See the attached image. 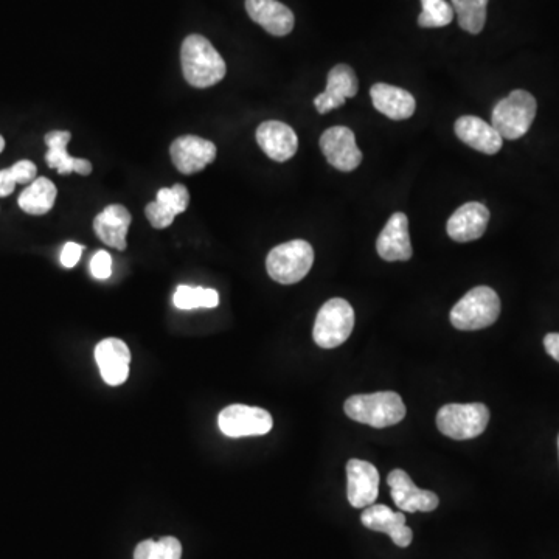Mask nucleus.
<instances>
[{"label": "nucleus", "mask_w": 559, "mask_h": 559, "mask_svg": "<svg viewBox=\"0 0 559 559\" xmlns=\"http://www.w3.org/2000/svg\"><path fill=\"white\" fill-rule=\"evenodd\" d=\"M421 7H423V11L418 16L420 27H446L454 19V8L446 0H421Z\"/></svg>", "instance_id": "30"}, {"label": "nucleus", "mask_w": 559, "mask_h": 559, "mask_svg": "<svg viewBox=\"0 0 559 559\" xmlns=\"http://www.w3.org/2000/svg\"><path fill=\"white\" fill-rule=\"evenodd\" d=\"M345 414L353 421L382 429L401 423L406 417V406L395 392H376L353 395L345 401Z\"/></svg>", "instance_id": "2"}, {"label": "nucleus", "mask_w": 559, "mask_h": 559, "mask_svg": "<svg viewBox=\"0 0 559 559\" xmlns=\"http://www.w3.org/2000/svg\"><path fill=\"white\" fill-rule=\"evenodd\" d=\"M370 97H372L376 111L386 115L390 120L410 119L417 109L414 95L404 91L401 87L390 86V84H373L370 89Z\"/></svg>", "instance_id": "22"}, {"label": "nucleus", "mask_w": 559, "mask_h": 559, "mask_svg": "<svg viewBox=\"0 0 559 559\" xmlns=\"http://www.w3.org/2000/svg\"><path fill=\"white\" fill-rule=\"evenodd\" d=\"M56 196H58V190L50 179L36 178L22 191L18 204L21 210L28 215H46L53 209Z\"/></svg>", "instance_id": "25"}, {"label": "nucleus", "mask_w": 559, "mask_h": 559, "mask_svg": "<svg viewBox=\"0 0 559 559\" xmlns=\"http://www.w3.org/2000/svg\"><path fill=\"white\" fill-rule=\"evenodd\" d=\"M182 546L173 536H165L159 541L140 542L134 550V559H181Z\"/></svg>", "instance_id": "29"}, {"label": "nucleus", "mask_w": 559, "mask_h": 559, "mask_svg": "<svg viewBox=\"0 0 559 559\" xmlns=\"http://www.w3.org/2000/svg\"><path fill=\"white\" fill-rule=\"evenodd\" d=\"M387 483L392 491L393 502L404 513H417V511L429 513L440 504L437 494L420 490L403 469H393L387 477Z\"/></svg>", "instance_id": "10"}, {"label": "nucleus", "mask_w": 559, "mask_h": 559, "mask_svg": "<svg viewBox=\"0 0 559 559\" xmlns=\"http://www.w3.org/2000/svg\"><path fill=\"white\" fill-rule=\"evenodd\" d=\"M314 250L308 241L292 240L269 252L266 269L269 277L280 285H294L313 268Z\"/></svg>", "instance_id": "5"}, {"label": "nucleus", "mask_w": 559, "mask_h": 559, "mask_svg": "<svg viewBox=\"0 0 559 559\" xmlns=\"http://www.w3.org/2000/svg\"><path fill=\"white\" fill-rule=\"evenodd\" d=\"M460 28L471 35H479L487 22L488 0H451Z\"/></svg>", "instance_id": "26"}, {"label": "nucleus", "mask_w": 559, "mask_h": 559, "mask_svg": "<svg viewBox=\"0 0 559 559\" xmlns=\"http://www.w3.org/2000/svg\"><path fill=\"white\" fill-rule=\"evenodd\" d=\"M91 272L98 280H106L112 274V257L106 250H100L92 257Z\"/></svg>", "instance_id": "31"}, {"label": "nucleus", "mask_w": 559, "mask_h": 559, "mask_svg": "<svg viewBox=\"0 0 559 559\" xmlns=\"http://www.w3.org/2000/svg\"><path fill=\"white\" fill-rule=\"evenodd\" d=\"M358 89L359 83L355 70L347 64H337L328 73L325 92L314 98V106L319 114H327L333 109L344 106L347 98L355 97L358 94Z\"/></svg>", "instance_id": "13"}, {"label": "nucleus", "mask_w": 559, "mask_h": 559, "mask_svg": "<svg viewBox=\"0 0 559 559\" xmlns=\"http://www.w3.org/2000/svg\"><path fill=\"white\" fill-rule=\"evenodd\" d=\"M364 527L373 532L386 533L395 542V546L406 549L412 544L414 533L406 525V516L390 510L387 505H370L361 516Z\"/></svg>", "instance_id": "17"}, {"label": "nucleus", "mask_w": 559, "mask_h": 559, "mask_svg": "<svg viewBox=\"0 0 559 559\" xmlns=\"http://www.w3.org/2000/svg\"><path fill=\"white\" fill-rule=\"evenodd\" d=\"M257 142L264 154L275 162H286L296 156L299 150L296 131L277 120H269L258 126Z\"/></svg>", "instance_id": "15"}, {"label": "nucleus", "mask_w": 559, "mask_h": 559, "mask_svg": "<svg viewBox=\"0 0 559 559\" xmlns=\"http://www.w3.org/2000/svg\"><path fill=\"white\" fill-rule=\"evenodd\" d=\"M131 213L123 205L114 204L106 207L97 218L94 219V230L106 246L117 250H125L126 235L131 226Z\"/></svg>", "instance_id": "23"}, {"label": "nucleus", "mask_w": 559, "mask_h": 559, "mask_svg": "<svg viewBox=\"0 0 559 559\" xmlns=\"http://www.w3.org/2000/svg\"><path fill=\"white\" fill-rule=\"evenodd\" d=\"M378 494L379 473L376 466L365 462V460H348L347 497L351 507H370V505L375 504Z\"/></svg>", "instance_id": "12"}, {"label": "nucleus", "mask_w": 559, "mask_h": 559, "mask_svg": "<svg viewBox=\"0 0 559 559\" xmlns=\"http://www.w3.org/2000/svg\"><path fill=\"white\" fill-rule=\"evenodd\" d=\"M455 134L466 145L471 146L473 150L480 151L483 154H497L502 148L504 139L499 136V132L493 128L491 123L474 117V115H465L455 122Z\"/></svg>", "instance_id": "21"}, {"label": "nucleus", "mask_w": 559, "mask_h": 559, "mask_svg": "<svg viewBox=\"0 0 559 559\" xmlns=\"http://www.w3.org/2000/svg\"><path fill=\"white\" fill-rule=\"evenodd\" d=\"M81 254H83V246L77 243H67L61 252V264L67 269L75 268L80 261Z\"/></svg>", "instance_id": "32"}, {"label": "nucleus", "mask_w": 559, "mask_h": 559, "mask_svg": "<svg viewBox=\"0 0 559 559\" xmlns=\"http://www.w3.org/2000/svg\"><path fill=\"white\" fill-rule=\"evenodd\" d=\"M171 160L182 174L199 173L216 159V145L198 136H181L171 143Z\"/></svg>", "instance_id": "11"}, {"label": "nucleus", "mask_w": 559, "mask_h": 559, "mask_svg": "<svg viewBox=\"0 0 559 559\" xmlns=\"http://www.w3.org/2000/svg\"><path fill=\"white\" fill-rule=\"evenodd\" d=\"M558 449H559V438H558Z\"/></svg>", "instance_id": "35"}, {"label": "nucleus", "mask_w": 559, "mask_h": 559, "mask_svg": "<svg viewBox=\"0 0 559 559\" xmlns=\"http://www.w3.org/2000/svg\"><path fill=\"white\" fill-rule=\"evenodd\" d=\"M95 359L101 378L109 386H120L128 379L131 351L120 339L109 337L95 347Z\"/></svg>", "instance_id": "14"}, {"label": "nucleus", "mask_w": 559, "mask_h": 559, "mask_svg": "<svg viewBox=\"0 0 559 559\" xmlns=\"http://www.w3.org/2000/svg\"><path fill=\"white\" fill-rule=\"evenodd\" d=\"M490 221V210L480 202H468L452 213L446 232L457 243H469L482 237Z\"/></svg>", "instance_id": "16"}, {"label": "nucleus", "mask_w": 559, "mask_h": 559, "mask_svg": "<svg viewBox=\"0 0 559 559\" xmlns=\"http://www.w3.org/2000/svg\"><path fill=\"white\" fill-rule=\"evenodd\" d=\"M219 429L230 438L258 437L266 435L274 426L271 414L261 407L232 404L221 410L218 417Z\"/></svg>", "instance_id": "8"}, {"label": "nucleus", "mask_w": 559, "mask_h": 559, "mask_svg": "<svg viewBox=\"0 0 559 559\" xmlns=\"http://www.w3.org/2000/svg\"><path fill=\"white\" fill-rule=\"evenodd\" d=\"M379 257L386 261H407L414 250L410 244L409 219L404 213H393L376 241Z\"/></svg>", "instance_id": "18"}, {"label": "nucleus", "mask_w": 559, "mask_h": 559, "mask_svg": "<svg viewBox=\"0 0 559 559\" xmlns=\"http://www.w3.org/2000/svg\"><path fill=\"white\" fill-rule=\"evenodd\" d=\"M72 134L69 131H52L46 134V140L49 151L46 154V162L53 170H58V173L81 174V176H89L92 173V164L86 159H77V157L69 156L67 153V145H69Z\"/></svg>", "instance_id": "24"}, {"label": "nucleus", "mask_w": 559, "mask_h": 559, "mask_svg": "<svg viewBox=\"0 0 559 559\" xmlns=\"http://www.w3.org/2000/svg\"><path fill=\"white\" fill-rule=\"evenodd\" d=\"M320 150L336 170L350 173L361 165L362 153L355 132L347 126H333L320 137Z\"/></svg>", "instance_id": "9"}, {"label": "nucleus", "mask_w": 559, "mask_h": 559, "mask_svg": "<svg viewBox=\"0 0 559 559\" xmlns=\"http://www.w3.org/2000/svg\"><path fill=\"white\" fill-rule=\"evenodd\" d=\"M38 174V168L32 160H19L13 167L0 170V198H7L18 184H32Z\"/></svg>", "instance_id": "28"}, {"label": "nucleus", "mask_w": 559, "mask_h": 559, "mask_svg": "<svg viewBox=\"0 0 559 559\" xmlns=\"http://www.w3.org/2000/svg\"><path fill=\"white\" fill-rule=\"evenodd\" d=\"M173 303L178 310L182 311L215 308L219 303V294L215 289L181 285L174 292Z\"/></svg>", "instance_id": "27"}, {"label": "nucleus", "mask_w": 559, "mask_h": 559, "mask_svg": "<svg viewBox=\"0 0 559 559\" xmlns=\"http://www.w3.org/2000/svg\"><path fill=\"white\" fill-rule=\"evenodd\" d=\"M544 347L547 353L559 362V333H550L544 337Z\"/></svg>", "instance_id": "33"}, {"label": "nucleus", "mask_w": 559, "mask_h": 559, "mask_svg": "<svg viewBox=\"0 0 559 559\" xmlns=\"http://www.w3.org/2000/svg\"><path fill=\"white\" fill-rule=\"evenodd\" d=\"M4 148H5V139L4 137L0 136V153L4 151Z\"/></svg>", "instance_id": "34"}, {"label": "nucleus", "mask_w": 559, "mask_h": 559, "mask_svg": "<svg viewBox=\"0 0 559 559\" xmlns=\"http://www.w3.org/2000/svg\"><path fill=\"white\" fill-rule=\"evenodd\" d=\"M536 109L538 105L535 97L530 92L518 89L497 103L491 115V125L502 139H521L532 128Z\"/></svg>", "instance_id": "3"}, {"label": "nucleus", "mask_w": 559, "mask_h": 559, "mask_svg": "<svg viewBox=\"0 0 559 559\" xmlns=\"http://www.w3.org/2000/svg\"><path fill=\"white\" fill-rule=\"evenodd\" d=\"M490 423V409L482 403L446 404L437 414V428L452 440L479 437Z\"/></svg>", "instance_id": "6"}, {"label": "nucleus", "mask_w": 559, "mask_h": 559, "mask_svg": "<svg viewBox=\"0 0 559 559\" xmlns=\"http://www.w3.org/2000/svg\"><path fill=\"white\" fill-rule=\"evenodd\" d=\"M500 299L494 289L477 286L457 302L451 311V323L457 330L477 331L499 319Z\"/></svg>", "instance_id": "4"}, {"label": "nucleus", "mask_w": 559, "mask_h": 559, "mask_svg": "<svg viewBox=\"0 0 559 559\" xmlns=\"http://www.w3.org/2000/svg\"><path fill=\"white\" fill-rule=\"evenodd\" d=\"M181 64L185 80L198 89L215 86L226 77V61L201 35L187 36L182 42Z\"/></svg>", "instance_id": "1"}, {"label": "nucleus", "mask_w": 559, "mask_h": 559, "mask_svg": "<svg viewBox=\"0 0 559 559\" xmlns=\"http://www.w3.org/2000/svg\"><path fill=\"white\" fill-rule=\"evenodd\" d=\"M246 10L272 36L289 35L296 22L292 11L278 0H246Z\"/></svg>", "instance_id": "20"}, {"label": "nucleus", "mask_w": 559, "mask_h": 559, "mask_svg": "<svg viewBox=\"0 0 559 559\" xmlns=\"http://www.w3.org/2000/svg\"><path fill=\"white\" fill-rule=\"evenodd\" d=\"M355 328V310L347 300H328L317 313L314 323V342L320 348H336L347 341Z\"/></svg>", "instance_id": "7"}, {"label": "nucleus", "mask_w": 559, "mask_h": 559, "mask_svg": "<svg viewBox=\"0 0 559 559\" xmlns=\"http://www.w3.org/2000/svg\"><path fill=\"white\" fill-rule=\"evenodd\" d=\"M190 193L185 185L176 184L171 188H162L157 193L156 201L146 205L145 215L154 229H167L174 218L187 210Z\"/></svg>", "instance_id": "19"}]
</instances>
